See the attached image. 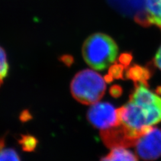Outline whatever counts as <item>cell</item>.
Segmentation results:
<instances>
[{"mask_svg":"<svg viewBox=\"0 0 161 161\" xmlns=\"http://www.w3.org/2000/svg\"><path fill=\"white\" fill-rule=\"evenodd\" d=\"M124 67L122 64H115L112 65L109 69V76L112 78L115 79H122L123 78V73H124Z\"/></svg>","mask_w":161,"mask_h":161,"instance_id":"7c38bea8","label":"cell"},{"mask_svg":"<svg viewBox=\"0 0 161 161\" xmlns=\"http://www.w3.org/2000/svg\"><path fill=\"white\" fill-rule=\"evenodd\" d=\"M105 89V80L99 73L89 69L79 72L70 83L73 97L85 105L98 102L103 96Z\"/></svg>","mask_w":161,"mask_h":161,"instance_id":"3957f363","label":"cell"},{"mask_svg":"<svg viewBox=\"0 0 161 161\" xmlns=\"http://www.w3.org/2000/svg\"><path fill=\"white\" fill-rule=\"evenodd\" d=\"M151 75L150 69L146 68L138 64H134L132 67L128 69L126 72L128 79L133 80L135 83H142L148 85V80L150 79Z\"/></svg>","mask_w":161,"mask_h":161,"instance_id":"52a82bcc","label":"cell"},{"mask_svg":"<svg viewBox=\"0 0 161 161\" xmlns=\"http://www.w3.org/2000/svg\"><path fill=\"white\" fill-rule=\"evenodd\" d=\"M136 156L125 148H115L100 161H138Z\"/></svg>","mask_w":161,"mask_h":161,"instance_id":"ba28073f","label":"cell"},{"mask_svg":"<svg viewBox=\"0 0 161 161\" xmlns=\"http://www.w3.org/2000/svg\"><path fill=\"white\" fill-rule=\"evenodd\" d=\"M19 143L21 145L22 149L25 151H32L36 147L37 140L32 135H22L19 140Z\"/></svg>","mask_w":161,"mask_h":161,"instance_id":"8fae6325","label":"cell"},{"mask_svg":"<svg viewBox=\"0 0 161 161\" xmlns=\"http://www.w3.org/2000/svg\"><path fill=\"white\" fill-rule=\"evenodd\" d=\"M9 71V64L5 50L0 47V87L6 78Z\"/></svg>","mask_w":161,"mask_h":161,"instance_id":"30bf717a","label":"cell"},{"mask_svg":"<svg viewBox=\"0 0 161 161\" xmlns=\"http://www.w3.org/2000/svg\"><path fill=\"white\" fill-rule=\"evenodd\" d=\"M132 54L130 53H124V54H122L119 57V60L121 64H122L124 67H127L130 65V62L132 61Z\"/></svg>","mask_w":161,"mask_h":161,"instance_id":"4fadbf2b","label":"cell"},{"mask_svg":"<svg viewBox=\"0 0 161 161\" xmlns=\"http://www.w3.org/2000/svg\"><path fill=\"white\" fill-rule=\"evenodd\" d=\"M4 138L0 139V161H21L16 151L7 147Z\"/></svg>","mask_w":161,"mask_h":161,"instance_id":"9c48e42d","label":"cell"},{"mask_svg":"<svg viewBox=\"0 0 161 161\" xmlns=\"http://www.w3.org/2000/svg\"><path fill=\"white\" fill-rule=\"evenodd\" d=\"M119 125L133 144L153 127L161 122V96L148 89V85L135 83L129 102L118 109Z\"/></svg>","mask_w":161,"mask_h":161,"instance_id":"6da1fadb","label":"cell"},{"mask_svg":"<svg viewBox=\"0 0 161 161\" xmlns=\"http://www.w3.org/2000/svg\"><path fill=\"white\" fill-rule=\"evenodd\" d=\"M154 64L159 69L161 70V46L157 51L154 58Z\"/></svg>","mask_w":161,"mask_h":161,"instance_id":"9a60e30c","label":"cell"},{"mask_svg":"<svg viewBox=\"0 0 161 161\" xmlns=\"http://www.w3.org/2000/svg\"><path fill=\"white\" fill-rule=\"evenodd\" d=\"M144 9L148 25H156L161 30V0H145Z\"/></svg>","mask_w":161,"mask_h":161,"instance_id":"8992f818","label":"cell"},{"mask_svg":"<svg viewBox=\"0 0 161 161\" xmlns=\"http://www.w3.org/2000/svg\"><path fill=\"white\" fill-rule=\"evenodd\" d=\"M136 153L140 158L152 161L161 157V130L152 127L149 128L136 142Z\"/></svg>","mask_w":161,"mask_h":161,"instance_id":"5b68a950","label":"cell"},{"mask_svg":"<svg viewBox=\"0 0 161 161\" xmlns=\"http://www.w3.org/2000/svg\"><path fill=\"white\" fill-rule=\"evenodd\" d=\"M82 53L85 62L91 67L95 70H103L115 62L118 47L108 35L95 33L85 41Z\"/></svg>","mask_w":161,"mask_h":161,"instance_id":"7a4b0ae2","label":"cell"},{"mask_svg":"<svg viewBox=\"0 0 161 161\" xmlns=\"http://www.w3.org/2000/svg\"><path fill=\"white\" fill-rule=\"evenodd\" d=\"M87 118L93 126L102 130L116 126L119 124L118 109L108 102H98L87 111Z\"/></svg>","mask_w":161,"mask_h":161,"instance_id":"277c9868","label":"cell"},{"mask_svg":"<svg viewBox=\"0 0 161 161\" xmlns=\"http://www.w3.org/2000/svg\"><path fill=\"white\" fill-rule=\"evenodd\" d=\"M122 93V89L118 85H114V87L110 89V93L112 94L113 97H118L120 96L121 94Z\"/></svg>","mask_w":161,"mask_h":161,"instance_id":"5bb4252c","label":"cell"}]
</instances>
